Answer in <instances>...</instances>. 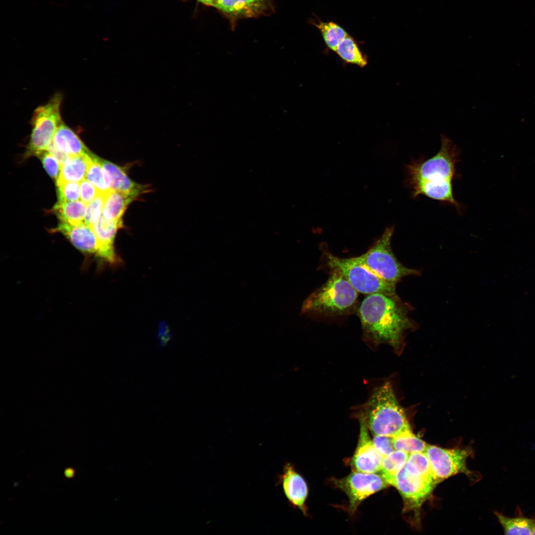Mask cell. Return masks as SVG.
Here are the masks:
<instances>
[{
  "instance_id": "1",
  "label": "cell",
  "mask_w": 535,
  "mask_h": 535,
  "mask_svg": "<svg viewBox=\"0 0 535 535\" xmlns=\"http://www.w3.org/2000/svg\"><path fill=\"white\" fill-rule=\"evenodd\" d=\"M440 140V149L433 157L413 160L406 166V183L414 198L424 195L449 203L460 211L461 206L454 197L452 186L460 151L445 135H441Z\"/></svg>"
},
{
  "instance_id": "2",
  "label": "cell",
  "mask_w": 535,
  "mask_h": 535,
  "mask_svg": "<svg viewBox=\"0 0 535 535\" xmlns=\"http://www.w3.org/2000/svg\"><path fill=\"white\" fill-rule=\"evenodd\" d=\"M357 313L365 337L375 344L386 343L398 349L405 331L413 326L407 308L396 294L368 295Z\"/></svg>"
},
{
  "instance_id": "3",
  "label": "cell",
  "mask_w": 535,
  "mask_h": 535,
  "mask_svg": "<svg viewBox=\"0 0 535 535\" xmlns=\"http://www.w3.org/2000/svg\"><path fill=\"white\" fill-rule=\"evenodd\" d=\"M360 412L359 418L373 435L393 437L411 428L389 382L373 390Z\"/></svg>"
},
{
  "instance_id": "4",
  "label": "cell",
  "mask_w": 535,
  "mask_h": 535,
  "mask_svg": "<svg viewBox=\"0 0 535 535\" xmlns=\"http://www.w3.org/2000/svg\"><path fill=\"white\" fill-rule=\"evenodd\" d=\"M330 273L327 280L305 300L301 314L337 317L355 311L358 292L342 275L334 271Z\"/></svg>"
},
{
  "instance_id": "5",
  "label": "cell",
  "mask_w": 535,
  "mask_h": 535,
  "mask_svg": "<svg viewBox=\"0 0 535 535\" xmlns=\"http://www.w3.org/2000/svg\"><path fill=\"white\" fill-rule=\"evenodd\" d=\"M325 265L330 271L342 275L358 292L396 294V285L388 282L375 274L358 258H342L324 250Z\"/></svg>"
},
{
  "instance_id": "6",
  "label": "cell",
  "mask_w": 535,
  "mask_h": 535,
  "mask_svg": "<svg viewBox=\"0 0 535 535\" xmlns=\"http://www.w3.org/2000/svg\"><path fill=\"white\" fill-rule=\"evenodd\" d=\"M394 230L393 226L387 227L370 249L358 258L382 279L396 284L405 276L419 275L421 273L405 267L395 257L391 246Z\"/></svg>"
},
{
  "instance_id": "7",
  "label": "cell",
  "mask_w": 535,
  "mask_h": 535,
  "mask_svg": "<svg viewBox=\"0 0 535 535\" xmlns=\"http://www.w3.org/2000/svg\"><path fill=\"white\" fill-rule=\"evenodd\" d=\"M438 483L433 476L424 475L408 472L404 466L395 477L392 483L403 500L404 514L408 515V521L413 526L420 525L421 509L430 496Z\"/></svg>"
},
{
  "instance_id": "8",
  "label": "cell",
  "mask_w": 535,
  "mask_h": 535,
  "mask_svg": "<svg viewBox=\"0 0 535 535\" xmlns=\"http://www.w3.org/2000/svg\"><path fill=\"white\" fill-rule=\"evenodd\" d=\"M62 97L59 93L54 95L44 105L37 107L31 119V134L26 151V156L39 157L48 151L55 134L62 121L60 108Z\"/></svg>"
},
{
  "instance_id": "9",
  "label": "cell",
  "mask_w": 535,
  "mask_h": 535,
  "mask_svg": "<svg viewBox=\"0 0 535 535\" xmlns=\"http://www.w3.org/2000/svg\"><path fill=\"white\" fill-rule=\"evenodd\" d=\"M424 452L438 483L459 473H471L467 467V460L471 455L468 449H446L428 445Z\"/></svg>"
},
{
  "instance_id": "10",
  "label": "cell",
  "mask_w": 535,
  "mask_h": 535,
  "mask_svg": "<svg viewBox=\"0 0 535 535\" xmlns=\"http://www.w3.org/2000/svg\"><path fill=\"white\" fill-rule=\"evenodd\" d=\"M333 481L334 484L347 495L349 511L352 514L364 499L388 485L380 474L354 471L344 478L333 479Z\"/></svg>"
},
{
  "instance_id": "11",
  "label": "cell",
  "mask_w": 535,
  "mask_h": 535,
  "mask_svg": "<svg viewBox=\"0 0 535 535\" xmlns=\"http://www.w3.org/2000/svg\"><path fill=\"white\" fill-rule=\"evenodd\" d=\"M359 421V438L351 459L352 468L354 471L377 473L380 470L383 457L374 447L365 422L361 418Z\"/></svg>"
},
{
  "instance_id": "12",
  "label": "cell",
  "mask_w": 535,
  "mask_h": 535,
  "mask_svg": "<svg viewBox=\"0 0 535 535\" xmlns=\"http://www.w3.org/2000/svg\"><path fill=\"white\" fill-rule=\"evenodd\" d=\"M277 482L289 503L304 514H307L306 501L308 494V486L302 476L297 472L290 462L286 463L282 472L277 478Z\"/></svg>"
},
{
  "instance_id": "13",
  "label": "cell",
  "mask_w": 535,
  "mask_h": 535,
  "mask_svg": "<svg viewBox=\"0 0 535 535\" xmlns=\"http://www.w3.org/2000/svg\"><path fill=\"white\" fill-rule=\"evenodd\" d=\"M54 230L62 233L83 253L98 257L99 243L91 226L84 222L77 224L60 222Z\"/></svg>"
},
{
  "instance_id": "14",
  "label": "cell",
  "mask_w": 535,
  "mask_h": 535,
  "mask_svg": "<svg viewBox=\"0 0 535 535\" xmlns=\"http://www.w3.org/2000/svg\"><path fill=\"white\" fill-rule=\"evenodd\" d=\"M122 226V222L107 219L102 214L91 226L99 243L98 257L107 263L114 264L117 261L114 241L117 231Z\"/></svg>"
},
{
  "instance_id": "15",
  "label": "cell",
  "mask_w": 535,
  "mask_h": 535,
  "mask_svg": "<svg viewBox=\"0 0 535 535\" xmlns=\"http://www.w3.org/2000/svg\"><path fill=\"white\" fill-rule=\"evenodd\" d=\"M100 160L109 176L112 190L120 192L134 199L147 192V186L133 181L122 167L103 159H100Z\"/></svg>"
},
{
  "instance_id": "16",
  "label": "cell",
  "mask_w": 535,
  "mask_h": 535,
  "mask_svg": "<svg viewBox=\"0 0 535 535\" xmlns=\"http://www.w3.org/2000/svg\"><path fill=\"white\" fill-rule=\"evenodd\" d=\"M214 7L232 16H258L267 8L266 0H217Z\"/></svg>"
},
{
  "instance_id": "17",
  "label": "cell",
  "mask_w": 535,
  "mask_h": 535,
  "mask_svg": "<svg viewBox=\"0 0 535 535\" xmlns=\"http://www.w3.org/2000/svg\"><path fill=\"white\" fill-rule=\"evenodd\" d=\"M494 514L505 534L535 535V513L530 518L526 517L517 507L514 517H510L497 511Z\"/></svg>"
},
{
  "instance_id": "18",
  "label": "cell",
  "mask_w": 535,
  "mask_h": 535,
  "mask_svg": "<svg viewBox=\"0 0 535 535\" xmlns=\"http://www.w3.org/2000/svg\"><path fill=\"white\" fill-rule=\"evenodd\" d=\"M53 143L57 149L70 156L91 153L78 135L63 121L55 134Z\"/></svg>"
},
{
  "instance_id": "19",
  "label": "cell",
  "mask_w": 535,
  "mask_h": 535,
  "mask_svg": "<svg viewBox=\"0 0 535 535\" xmlns=\"http://www.w3.org/2000/svg\"><path fill=\"white\" fill-rule=\"evenodd\" d=\"M93 154L91 153L71 156L61 165L60 174L56 181L80 182L85 179Z\"/></svg>"
},
{
  "instance_id": "20",
  "label": "cell",
  "mask_w": 535,
  "mask_h": 535,
  "mask_svg": "<svg viewBox=\"0 0 535 535\" xmlns=\"http://www.w3.org/2000/svg\"><path fill=\"white\" fill-rule=\"evenodd\" d=\"M134 199L111 189L106 194L102 214L107 219L122 222V216L127 206Z\"/></svg>"
},
{
  "instance_id": "21",
  "label": "cell",
  "mask_w": 535,
  "mask_h": 535,
  "mask_svg": "<svg viewBox=\"0 0 535 535\" xmlns=\"http://www.w3.org/2000/svg\"><path fill=\"white\" fill-rule=\"evenodd\" d=\"M86 205L79 200L57 202L52 211L61 222L77 224L84 222Z\"/></svg>"
},
{
  "instance_id": "22",
  "label": "cell",
  "mask_w": 535,
  "mask_h": 535,
  "mask_svg": "<svg viewBox=\"0 0 535 535\" xmlns=\"http://www.w3.org/2000/svg\"><path fill=\"white\" fill-rule=\"evenodd\" d=\"M335 52L344 62L364 67L368 63L367 56L361 51L356 40L349 34L338 45Z\"/></svg>"
},
{
  "instance_id": "23",
  "label": "cell",
  "mask_w": 535,
  "mask_h": 535,
  "mask_svg": "<svg viewBox=\"0 0 535 535\" xmlns=\"http://www.w3.org/2000/svg\"><path fill=\"white\" fill-rule=\"evenodd\" d=\"M311 23L321 32L327 48L335 51L338 45L349 33L340 25L333 21L313 19Z\"/></svg>"
},
{
  "instance_id": "24",
  "label": "cell",
  "mask_w": 535,
  "mask_h": 535,
  "mask_svg": "<svg viewBox=\"0 0 535 535\" xmlns=\"http://www.w3.org/2000/svg\"><path fill=\"white\" fill-rule=\"evenodd\" d=\"M409 454L400 450H394L383 458L379 474L388 485H392L397 473L405 465Z\"/></svg>"
},
{
  "instance_id": "25",
  "label": "cell",
  "mask_w": 535,
  "mask_h": 535,
  "mask_svg": "<svg viewBox=\"0 0 535 535\" xmlns=\"http://www.w3.org/2000/svg\"><path fill=\"white\" fill-rule=\"evenodd\" d=\"M394 448L408 454L424 452L428 444L417 437L411 430L407 429L392 437Z\"/></svg>"
},
{
  "instance_id": "26",
  "label": "cell",
  "mask_w": 535,
  "mask_h": 535,
  "mask_svg": "<svg viewBox=\"0 0 535 535\" xmlns=\"http://www.w3.org/2000/svg\"><path fill=\"white\" fill-rule=\"evenodd\" d=\"M86 178L100 192L107 193L111 188L109 176L100 162V159L93 155Z\"/></svg>"
},
{
  "instance_id": "27",
  "label": "cell",
  "mask_w": 535,
  "mask_h": 535,
  "mask_svg": "<svg viewBox=\"0 0 535 535\" xmlns=\"http://www.w3.org/2000/svg\"><path fill=\"white\" fill-rule=\"evenodd\" d=\"M58 202H64L78 201L80 195L78 182L56 181Z\"/></svg>"
},
{
  "instance_id": "28",
  "label": "cell",
  "mask_w": 535,
  "mask_h": 535,
  "mask_svg": "<svg viewBox=\"0 0 535 535\" xmlns=\"http://www.w3.org/2000/svg\"><path fill=\"white\" fill-rule=\"evenodd\" d=\"M107 193L100 192L97 196L88 204L84 218V222L90 226L93 225L102 214Z\"/></svg>"
},
{
  "instance_id": "29",
  "label": "cell",
  "mask_w": 535,
  "mask_h": 535,
  "mask_svg": "<svg viewBox=\"0 0 535 535\" xmlns=\"http://www.w3.org/2000/svg\"><path fill=\"white\" fill-rule=\"evenodd\" d=\"M39 157L41 159L43 166L49 175L56 181L60 172V164L48 151L42 154Z\"/></svg>"
},
{
  "instance_id": "30",
  "label": "cell",
  "mask_w": 535,
  "mask_h": 535,
  "mask_svg": "<svg viewBox=\"0 0 535 535\" xmlns=\"http://www.w3.org/2000/svg\"><path fill=\"white\" fill-rule=\"evenodd\" d=\"M372 440L376 450L383 458L395 450L391 437L374 435Z\"/></svg>"
},
{
  "instance_id": "31",
  "label": "cell",
  "mask_w": 535,
  "mask_h": 535,
  "mask_svg": "<svg viewBox=\"0 0 535 535\" xmlns=\"http://www.w3.org/2000/svg\"><path fill=\"white\" fill-rule=\"evenodd\" d=\"M80 198L85 204L91 202L100 193L98 189L88 180L80 182Z\"/></svg>"
},
{
  "instance_id": "32",
  "label": "cell",
  "mask_w": 535,
  "mask_h": 535,
  "mask_svg": "<svg viewBox=\"0 0 535 535\" xmlns=\"http://www.w3.org/2000/svg\"><path fill=\"white\" fill-rule=\"evenodd\" d=\"M158 338L160 346L164 347L166 346L171 339V335L168 326L162 323L159 326L158 331Z\"/></svg>"
},
{
  "instance_id": "33",
  "label": "cell",
  "mask_w": 535,
  "mask_h": 535,
  "mask_svg": "<svg viewBox=\"0 0 535 535\" xmlns=\"http://www.w3.org/2000/svg\"><path fill=\"white\" fill-rule=\"evenodd\" d=\"M48 151L54 157L61 165L65 163L71 157L57 149L53 142L49 147Z\"/></svg>"
},
{
  "instance_id": "34",
  "label": "cell",
  "mask_w": 535,
  "mask_h": 535,
  "mask_svg": "<svg viewBox=\"0 0 535 535\" xmlns=\"http://www.w3.org/2000/svg\"><path fill=\"white\" fill-rule=\"evenodd\" d=\"M64 475L66 477L71 478L74 475V471L72 468H67L64 472Z\"/></svg>"
},
{
  "instance_id": "35",
  "label": "cell",
  "mask_w": 535,
  "mask_h": 535,
  "mask_svg": "<svg viewBox=\"0 0 535 535\" xmlns=\"http://www.w3.org/2000/svg\"><path fill=\"white\" fill-rule=\"evenodd\" d=\"M206 5L214 6L217 0H196Z\"/></svg>"
}]
</instances>
